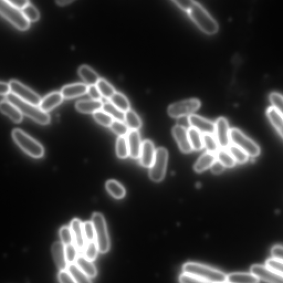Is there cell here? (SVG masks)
<instances>
[{
  "instance_id": "d4e9b609",
  "label": "cell",
  "mask_w": 283,
  "mask_h": 283,
  "mask_svg": "<svg viewBox=\"0 0 283 283\" xmlns=\"http://www.w3.org/2000/svg\"><path fill=\"white\" fill-rule=\"evenodd\" d=\"M216 160V157L214 154L209 152L205 153L194 164V170L197 173H202L211 167Z\"/></svg>"
},
{
  "instance_id": "8992f818",
  "label": "cell",
  "mask_w": 283,
  "mask_h": 283,
  "mask_svg": "<svg viewBox=\"0 0 283 283\" xmlns=\"http://www.w3.org/2000/svg\"><path fill=\"white\" fill-rule=\"evenodd\" d=\"M0 13L21 30H24L29 26V21L22 11L14 7L7 0L0 1Z\"/></svg>"
},
{
  "instance_id": "7402d4cb",
  "label": "cell",
  "mask_w": 283,
  "mask_h": 283,
  "mask_svg": "<svg viewBox=\"0 0 283 283\" xmlns=\"http://www.w3.org/2000/svg\"><path fill=\"white\" fill-rule=\"evenodd\" d=\"M63 98L61 92H52L41 100L39 108L45 112L49 111L60 104Z\"/></svg>"
},
{
  "instance_id": "9f6ffc18",
  "label": "cell",
  "mask_w": 283,
  "mask_h": 283,
  "mask_svg": "<svg viewBox=\"0 0 283 283\" xmlns=\"http://www.w3.org/2000/svg\"><path fill=\"white\" fill-rule=\"evenodd\" d=\"M10 87L9 84L4 81L0 82V94L2 96H7L10 92Z\"/></svg>"
},
{
  "instance_id": "c3c4849f",
  "label": "cell",
  "mask_w": 283,
  "mask_h": 283,
  "mask_svg": "<svg viewBox=\"0 0 283 283\" xmlns=\"http://www.w3.org/2000/svg\"><path fill=\"white\" fill-rule=\"evenodd\" d=\"M58 277L60 283H76L67 269L60 270Z\"/></svg>"
},
{
  "instance_id": "52a82bcc",
  "label": "cell",
  "mask_w": 283,
  "mask_h": 283,
  "mask_svg": "<svg viewBox=\"0 0 283 283\" xmlns=\"http://www.w3.org/2000/svg\"><path fill=\"white\" fill-rule=\"evenodd\" d=\"M230 140L233 145L245 151L249 157L255 158L260 153L259 146L239 129L232 128L229 132Z\"/></svg>"
},
{
  "instance_id": "1f68e13d",
  "label": "cell",
  "mask_w": 283,
  "mask_h": 283,
  "mask_svg": "<svg viewBox=\"0 0 283 283\" xmlns=\"http://www.w3.org/2000/svg\"><path fill=\"white\" fill-rule=\"evenodd\" d=\"M106 188L112 196L116 199H122L125 196L126 191L125 188L120 182L111 180L107 182L106 185Z\"/></svg>"
},
{
  "instance_id": "5bb4252c",
  "label": "cell",
  "mask_w": 283,
  "mask_h": 283,
  "mask_svg": "<svg viewBox=\"0 0 283 283\" xmlns=\"http://www.w3.org/2000/svg\"><path fill=\"white\" fill-rule=\"evenodd\" d=\"M172 132L181 151L185 153L191 152L193 149L185 127L181 125H176L173 128Z\"/></svg>"
},
{
  "instance_id": "4fadbf2b",
  "label": "cell",
  "mask_w": 283,
  "mask_h": 283,
  "mask_svg": "<svg viewBox=\"0 0 283 283\" xmlns=\"http://www.w3.org/2000/svg\"><path fill=\"white\" fill-rule=\"evenodd\" d=\"M187 120L191 127L197 129L200 133L213 134L215 133V123L197 115L192 114L188 116Z\"/></svg>"
},
{
  "instance_id": "f546056e",
  "label": "cell",
  "mask_w": 283,
  "mask_h": 283,
  "mask_svg": "<svg viewBox=\"0 0 283 283\" xmlns=\"http://www.w3.org/2000/svg\"><path fill=\"white\" fill-rule=\"evenodd\" d=\"M125 121L128 127L131 130L138 131L143 124L137 113L131 109L125 113Z\"/></svg>"
},
{
  "instance_id": "ba28073f",
  "label": "cell",
  "mask_w": 283,
  "mask_h": 283,
  "mask_svg": "<svg viewBox=\"0 0 283 283\" xmlns=\"http://www.w3.org/2000/svg\"><path fill=\"white\" fill-rule=\"evenodd\" d=\"M200 106L201 102L198 99H186L170 105L167 112L170 117L178 119L192 115L200 108Z\"/></svg>"
},
{
  "instance_id": "7bdbcfd3",
  "label": "cell",
  "mask_w": 283,
  "mask_h": 283,
  "mask_svg": "<svg viewBox=\"0 0 283 283\" xmlns=\"http://www.w3.org/2000/svg\"><path fill=\"white\" fill-rule=\"evenodd\" d=\"M60 237L62 243L67 246L74 244V240L72 230L70 227L63 226L60 229Z\"/></svg>"
},
{
  "instance_id": "11a10c76",
  "label": "cell",
  "mask_w": 283,
  "mask_h": 283,
  "mask_svg": "<svg viewBox=\"0 0 283 283\" xmlns=\"http://www.w3.org/2000/svg\"><path fill=\"white\" fill-rule=\"evenodd\" d=\"M7 1L18 9H23L29 3L27 0H7Z\"/></svg>"
},
{
  "instance_id": "60d3db41",
  "label": "cell",
  "mask_w": 283,
  "mask_h": 283,
  "mask_svg": "<svg viewBox=\"0 0 283 283\" xmlns=\"http://www.w3.org/2000/svg\"><path fill=\"white\" fill-rule=\"evenodd\" d=\"M93 117L98 123L105 127H110L113 119L103 110L96 111L93 113Z\"/></svg>"
},
{
  "instance_id": "4dcf8cb0",
  "label": "cell",
  "mask_w": 283,
  "mask_h": 283,
  "mask_svg": "<svg viewBox=\"0 0 283 283\" xmlns=\"http://www.w3.org/2000/svg\"><path fill=\"white\" fill-rule=\"evenodd\" d=\"M187 131L193 150L198 151L203 150L204 144L201 133L192 127L188 128Z\"/></svg>"
},
{
  "instance_id": "3957f363",
  "label": "cell",
  "mask_w": 283,
  "mask_h": 283,
  "mask_svg": "<svg viewBox=\"0 0 283 283\" xmlns=\"http://www.w3.org/2000/svg\"><path fill=\"white\" fill-rule=\"evenodd\" d=\"M6 100L13 104L19 109L22 114H24L35 122L42 125H46L50 121V116L46 113L41 110L38 106L26 102L16 97L10 92L6 96Z\"/></svg>"
},
{
  "instance_id": "7c38bea8",
  "label": "cell",
  "mask_w": 283,
  "mask_h": 283,
  "mask_svg": "<svg viewBox=\"0 0 283 283\" xmlns=\"http://www.w3.org/2000/svg\"><path fill=\"white\" fill-rule=\"evenodd\" d=\"M251 272L259 279L268 283H283V276L267 266L255 265L251 268Z\"/></svg>"
},
{
  "instance_id": "bcb514c9",
  "label": "cell",
  "mask_w": 283,
  "mask_h": 283,
  "mask_svg": "<svg viewBox=\"0 0 283 283\" xmlns=\"http://www.w3.org/2000/svg\"><path fill=\"white\" fill-rule=\"evenodd\" d=\"M269 100L272 106L283 115V96L278 92H273L270 94Z\"/></svg>"
},
{
  "instance_id": "6f0895ef",
  "label": "cell",
  "mask_w": 283,
  "mask_h": 283,
  "mask_svg": "<svg viewBox=\"0 0 283 283\" xmlns=\"http://www.w3.org/2000/svg\"><path fill=\"white\" fill-rule=\"evenodd\" d=\"M56 2L60 5H65L72 3V0H57Z\"/></svg>"
},
{
  "instance_id": "d6986e66",
  "label": "cell",
  "mask_w": 283,
  "mask_h": 283,
  "mask_svg": "<svg viewBox=\"0 0 283 283\" xmlns=\"http://www.w3.org/2000/svg\"><path fill=\"white\" fill-rule=\"evenodd\" d=\"M88 86L84 83H75L64 86L61 91L64 98L71 99L77 97L87 92Z\"/></svg>"
},
{
  "instance_id": "6da1fadb",
  "label": "cell",
  "mask_w": 283,
  "mask_h": 283,
  "mask_svg": "<svg viewBox=\"0 0 283 283\" xmlns=\"http://www.w3.org/2000/svg\"><path fill=\"white\" fill-rule=\"evenodd\" d=\"M183 273L209 283L227 281V275L219 270L197 263H187L182 267Z\"/></svg>"
},
{
  "instance_id": "f1b7e54d",
  "label": "cell",
  "mask_w": 283,
  "mask_h": 283,
  "mask_svg": "<svg viewBox=\"0 0 283 283\" xmlns=\"http://www.w3.org/2000/svg\"><path fill=\"white\" fill-rule=\"evenodd\" d=\"M67 270L76 283H91L89 277L82 272L75 263L69 264Z\"/></svg>"
},
{
  "instance_id": "9c48e42d",
  "label": "cell",
  "mask_w": 283,
  "mask_h": 283,
  "mask_svg": "<svg viewBox=\"0 0 283 283\" xmlns=\"http://www.w3.org/2000/svg\"><path fill=\"white\" fill-rule=\"evenodd\" d=\"M168 153L164 148H159L156 151L154 161L150 170V176L151 180L159 182L163 180L168 161Z\"/></svg>"
},
{
  "instance_id": "816d5d0a",
  "label": "cell",
  "mask_w": 283,
  "mask_h": 283,
  "mask_svg": "<svg viewBox=\"0 0 283 283\" xmlns=\"http://www.w3.org/2000/svg\"><path fill=\"white\" fill-rule=\"evenodd\" d=\"M87 93L92 100H100L102 97L96 85L88 86Z\"/></svg>"
},
{
  "instance_id": "8d00e7d4",
  "label": "cell",
  "mask_w": 283,
  "mask_h": 283,
  "mask_svg": "<svg viewBox=\"0 0 283 283\" xmlns=\"http://www.w3.org/2000/svg\"><path fill=\"white\" fill-rule=\"evenodd\" d=\"M204 147H205L207 152L214 154L218 149L219 145L214 135L210 134H204L203 135Z\"/></svg>"
},
{
  "instance_id": "ac0fdd59",
  "label": "cell",
  "mask_w": 283,
  "mask_h": 283,
  "mask_svg": "<svg viewBox=\"0 0 283 283\" xmlns=\"http://www.w3.org/2000/svg\"><path fill=\"white\" fill-rule=\"evenodd\" d=\"M129 155L133 159L140 157L142 144L138 131L131 130L127 134Z\"/></svg>"
},
{
  "instance_id": "5b68a950",
  "label": "cell",
  "mask_w": 283,
  "mask_h": 283,
  "mask_svg": "<svg viewBox=\"0 0 283 283\" xmlns=\"http://www.w3.org/2000/svg\"><path fill=\"white\" fill-rule=\"evenodd\" d=\"M96 232V241L100 253H107L110 249V239L105 218L100 213L93 214L91 217Z\"/></svg>"
},
{
  "instance_id": "603a6c76",
  "label": "cell",
  "mask_w": 283,
  "mask_h": 283,
  "mask_svg": "<svg viewBox=\"0 0 283 283\" xmlns=\"http://www.w3.org/2000/svg\"><path fill=\"white\" fill-rule=\"evenodd\" d=\"M267 115L271 123L283 138V115L273 106L267 111Z\"/></svg>"
},
{
  "instance_id": "f6af8a7d",
  "label": "cell",
  "mask_w": 283,
  "mask_h": 283,
  "mask_svg": "<svg viewBox=\"0 0 283 283\" xmlns=\"http://www.w3.org/2000/svg\"><path fill=\"white\" fill-rule=\"evenodd\" d=\"M83 228L86 243L96 241V232L91 221L83 223Z\"/></svg>"
},
{
  "instance_id": "277c9868",
  "label": "cell",
  "mask_w": 283,
  "mask_h": 283,
  "mask_svg": "<svg viewBox=\"0 0 283 283\" xmlns=\"http://www.w3.org/2000/svg\"><path fill=\"white\" fill-rule=\"evenodd\" d=\"M13 137L16 144L28 155L35 158H40L44 155L43 146L21 129H15Z\"/></svg>"
},
{
  "instance_id": "d590c367",
  "label": "cell",
  "mask_w": 283,
  "mask_h": 283,
  "mask_svg": "<svg viewBox=\"0 0 283 283\" xmlns=\"http://www.w3.org/2000/svg\"><path fill=\"white\" fill-rule=\"evenodd\" d=\"M216 157V160L221 162L225 167L232 168L237 163L229 152L224 150L218 151Z\"/></svg>"
},
{
  "instance_id": "681fc988",
  "label": "cell",
  "mask_w": 283,
  "mask_h": 283,
  "mask_svg": "<svg viewBox=\"0 0 283 283\" xmlns=\"http://www.w3.org/2000/svg\"><path fill=\"white\" fill-rule=\"evenodd\" d=\"M179 281L180 283H209L185 273L180 276Z\"/></svg>"
},
{
  "instance_id": "7dc6e473",
  "label": "cell",
  "mask_w": 283,
  "mask_h": 283,
  "mask_svg": "<svg viewBox=\"0 0 283 283\" xmlns=\"http://www.w3.org/2000/svg\"><path fill=\"white\" fill-rule=\"evenodd\" d=\"M266 266L283 276V262L273 258H269L266 262Z\"/></svg>"
},
{
  "instance_id": "44dd1931",
  "label": "cell",
  "mask_w": 283,
  "mask_h": 283,
  "mask_svg": "<svg viewBox=\"0 0 283 283\" xmlns=\"http://www.w3.org/2000/svg\"><path fill=\"white\" fill-rule=\"evenodd\" d=\"M103 103L101 100H82L75 104V107L79 111L84 113H94L103 108Z\"/></svg>"
},
{
  "instance_id": "cb8c5ba5",
  "label": "cell",
  "mask_w": 283,
  "mask_h": 283,
  "mask_svg": "<svg viewBox=\"0 0 283 283\" xmlns=\"http://www.w3.org/2000/svg\"><path fill=\"white\" fill-rule=\"evenodd\" d=\"M75 264L89 278H93L97 275V269L92 261L84 256H79Z\"/></svg>"
},
{
  "instance_id": "e0dca14e",
  "label": "cell",
  "mask_w": 283,
  "mask_h": 283,
  "mask_svg": "<svg viewBox=\"0 0 283 283\" xmlns=\"http://www.w3.org/2000/svg\"><path fill=\"white\" fill-rule=\"evenodd\" d=\"M156 151L154 145L152 141L146 140L142 144L140 162L142 166L149 168L151 167L154 161Z\"/></svg>"
},
{
  "instance_id": "ffe728a7",
  "label": "cell",
  "mask_w": 283,
  "mask_h": 283,
  "mask_svg": "<svg viewBox=\"0 0 283 283\" xmlns=\"http://www.w3.org/2000/svg\"><path fill=\"white\" fill-rule=\"evenodd\" d=\"M0 110L15 122H20L23 119L21 111L7 100H2L0 102Z\"/></svg>"
},
{
  "instance_id": "db71d44e",
  "label": "cell",
  "mask_w": 283,
  "mask_h": 283,
  "mask_svg": "<svg viewBox=\"0 0 283 283\" xmlns=\"http://www.w3.org/2000/svg\"><path fill=\"white\" fill-rule=\"evenodd\" d=\"M225 169V167L217 160H216L211 167L212 172L215 174H219L222 173Z\"/></svg>"
},
{
  "instance_id": "74e56055",
  "label": "cell",
  "mask_w": 283,
  "mask_h": 283,
  "mask_svg": "<svg viewBox=\"0 0 283 283\" xmlns=\"http://www.w3.org/2000/svg\"><path fill=\"white\" fill-rule=\"evenodd\" d=\"M116 152L118 157L121 159H125L129 155L127 139L125 137H119L118 138Z\"/></svg>"
},
{
  "instance_id": "2e32d148",
  "label": "cell",
  "mask_w": 283,
  "mask_h": 283,
  "mask_svg": "<svg viewBox=\"0 0 283 283\" xmlns=\"http://www.w3.org/2000/svg\"><path fill=\"white\" fill-rule=\"evenodd\" d=\"M52 253L57 266L60 270L67 269L69 264L67 260L66 245L62 242H56L52 246Z\"/></svg>"
},
{
  "instance_id": "8fae6325",
  "label": "cell",
  "mask_w": 283,
  "mask_h": 283,
  "mask_svg": "<svg viewBox=\"0 0 283 283\" xmlns=\"http://www.w3.org/2000/svg\"><path fill=\"white\" fill-rule=\"evenodd\" d=\"M230 129L227 120L224 117H220L215 122V138L218 145L222 149L229 147L230 142Z\"/></svg>"
},
{
  "instance_id": "f5cc1de1",
  "label": "cell",
  "mask_w": 283,
  "mask_h": 283,
  "mask_svg": "<svg viewBox=\"0 0 283 283\" xmlns=\"http://www.w3.org/2000/svg\"><path fill=\"white\" fill-rule=\"evenodd\" d=\"M193 1V0H173L172 2L186 13L191 8Z\"/></svg>"
},
{
  "instance_id": "b9f144b4",
  "label": "cell",
  "mask_w": 283,
  "mask_h": 283,
  "mask_svg": "<svg viewBox=\"0 0 283 283\" xmlns=\"http://www.w3.org/2000/svg\"><path fill=\"white\" fill-rule=\"evenodd\" d=\"M22 13L29 21H35L38 19L39 13L36 8L34 6L28 3L26 7L22 10Z\"/></svg>"
},
{
  "instance_id": "7a4b0ae2",
  "label": "cell",
  "mask_w": 283,
  "mask_h": 283,
  "mask_svg": "<svg viewBox=\"0 0 283 283\" xmlns=\"http://www.w3.org/2000/svg\"><path fill=\"white\" fill-rule=\"evenodd\" d=\"M186 13L205 33L213 35L218 31V25L216 21L198 2L193 1L191 7Z\"/></svg>"
},
{
  "instance_id": "680465c9",
  "label": "cell",
  "mask_w": 283,
  "mask_h": 283,
  "mask_svg": "<svg viewBox=\"0 0 283 283\" xmlns=\"http://www.w3.org/2000/svg\"><path fill=\"white\" fill-rule=\"evenodd\" d=\"M223 283H229V282H223Z\"/></svg>"
},
{
  "instance_id": "f907efd6",
  "label": "cell",
  "mask_w": 283,
  "mask_h": 283,
  "mask_svg": "<svg viewBox=\"0 0 283 283\" xmlns=\"http://www.w3.org/2000/svg\"><path fill=\"white\" fill-rule=\"evenodd\" d=\"M271 255L273 258L283 262V246L280 245L273 246L271 250Z\"/></svg>"
},
{
  "instance_id": "e575fe53",
  "label": "cell",
  "mask_w": 283,
  "mask_h": 283,
  "mask_svg": "<svg viewBox=\"0 0 283 283\" xmlns=\"http://www.w3.org/2000/svg\"><path fill=\"white\" fill-rule=\"evenodd\" d=\"M228 149V152L232 156L235 162L243 164L249 160V156L243 150L239 148L238 147L232 145L230 146Z\"/></svg>"
},
{
  "instance_id": "ab89813d",
  "label": "cell",
  "mask_w": 283,
  "mask_h": 283,
  "mask_svg": "<svg viewBox=\"0 0 283 283\" xmlns=\"http://www.w3.org/2000/svg\"><path fill=\"white\" fill-rule=\"evenodd\" d=\"M112 131L119 135L120 137H125L129 133V128L123 121L114 120L110 126Z\"/></svg>"
},
{
  "instance_id": "4316f807",
  "label": "cell",
  "mask_w": 283,
  "mask_h": 283,
  "mask_svg": "<svg viewBox=\"0 0 283 283\" xmlns=\"http://www.w3.org/2000/svg\"><path fill=\"white\" fill-rule=\"evenodd\" d=\"M78 74L81 78L90 85H97L99 77L98 74L92 68L85 65L78 69Z\"/></svg>"
},
{
  "instance_id": "d6a6232c",
  "label": "cell",
  "mask_w": 283,
  "mask_h": 283,
  "mask_svg": "<svg viewBox=\"0 0 283 283\" xmlns=\"http://www.w3.org/2000/svg\"><path fill=\"white\" fill-rule=\"evenodd\" d=\"M102 110L115 120L120 121L125 120V113L117 108L116 106L110 102L104 103Z\"/></svg>"
},
{
  "instance_id": "484cf974",
  "label": "cell",
  "mask_w": 283,
  "mask_h": 283,
  "mask_svg": "<svg viewBox=\"0 0 283 283\" xmlns=\"http://www.w3.org/2000/svg\"><path fill=\"white\" fill-rule=\"evenodd\" d=\"M227 281L229 283H258L259 279L252 273H233L227 276Z\"/></svg>"
},
{
  "instance_id": "9a60e30c",
  "label": "cell",
  "mask_w": 283,
  "mask_h": 283,
  "mask_svg": "<svg viewBox=\"0 0 283 283\" xmlns=\"http://www.w3.org/2000/svg\"><path fill=\"white\" fill-rule=\"evenodd\" d=\"M70 227L72 230L74 244L79 250H84L86 245L83 223L78 219H74L70 222Z\"/></svg>"
},
{
  "instance_id": "f35d334b",
  "label": "cell",
  "mask_w": 283,
  "mask_h": 283,
  "mask_svg": "<svg viewBox=\"0 0 283 283\" xmlns=\"http://www.w3.org/2000/svg\"><path fill=\"white\" fill-rule=\"evenodd\" d=\"M84 256L92 261L95 260L99 252L96 241L87 243L84 249Z\"/></svg>"
},
{
  "instance_id": "30bf717a",
  "label": "cell",
  "mask_w": 283,
  "mask_h": 283,
  "mask_svg": "<svg viewBox=\"0 0 283 283\" xmlns=\"http://www.w3.org/2000/svg\"><path fill=\"white\" fill-rule=\"evenodd\" d=\"M9 84L11 92L16 97L23 101L39 106L41 99L36 92L16 80H10Z\"/></svg>"
},
{
  "instance_id": "836d02e7",
  "label": "cell",
  "mask_w": 283,
  "mask_h": 283,
  "mask_svg": "<svg viewBox=\"0 0 283 283\" xmlns=\"http://www.w3.org/2000/svg\"><path fill=\"white\" fill-rule=\"evenodd\" d=\"M97 86L101 96L106 99H110L115 92L114 87L104 79H100Z\"/></svg>"
},
{
  "instance_id": "ee69618b",
  "label": "cell",
  "mask_w": 283,
  "mask_h": 283,
  "mask_svg": "<svg viewBox=\"0 0 283 283\" xmlns=\"http://www.w3.org/2000/svg\"><path fill=\"white\" fill-rule=\"evenodd\" d=\"M78 248L74 244L66 246L67 260L69 264H74L78 257Z\"/></svg>"
},
{
  "instance_id": "83f0119b",
  "label": "cell",
  "mask_w": 283,
  "mask_h": 283,
  "mask_svg": "<svg viewBox=\"0 0 283 283\" xmlns=\"http://www.w3.org/2000/svg\"><path fill=\"white\" fill-rule=\"evenodd\" d=\"M110 102L123 113L130 110V103L128 99L120 92L115 91L110 99Z\"/></svg>"
}]
</instances>
